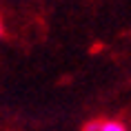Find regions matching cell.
I'll return each instance as SVG.
<instances>
[{
  "label": "cell",
  "mask_w": 131,
  "mask_h": 131,
  "mask_svg": "<svg viewBox=\"0 0 131 131\" xmlns=\"http://www.w3.org/2000/svg\"><path fill=\"white\" fill-rule=\"evenodd\" d=\"M100 131H127V127L122 122H118V120H102Z\"/></svg>",
  "instance_id": "6da1fadb"
},
{
  "label": "cell",
  "mask_w": 131,
  "mask_h": 131,
  "mask_svg": "<svg viewBox=\"0 0 131 131\" xmlns=\"http://www.w3.org/2000/svg\"><path fill=\"white\" fill-rule=\"evenodd\" d=\"M100 127H102V120H89L82 127V131H100Z\"/></svg>",
  "instance_id": "7a4b0ae2"
},
{
  "label": "cell",
  "mask_w": 131,
  "mask_h": 131,
  "mask_svg": "<svg viewBox=\"0 0 131 131\" xmlns=\"http://www.w3.org/2000/svg\"><path fill=\"white\" fill-rule=\"evenodd\" d=\"M2 34H5V22H2V18H0V38H2Z\"/></svg>",
  "instance_id": "3957f363"
}]
</instances>
